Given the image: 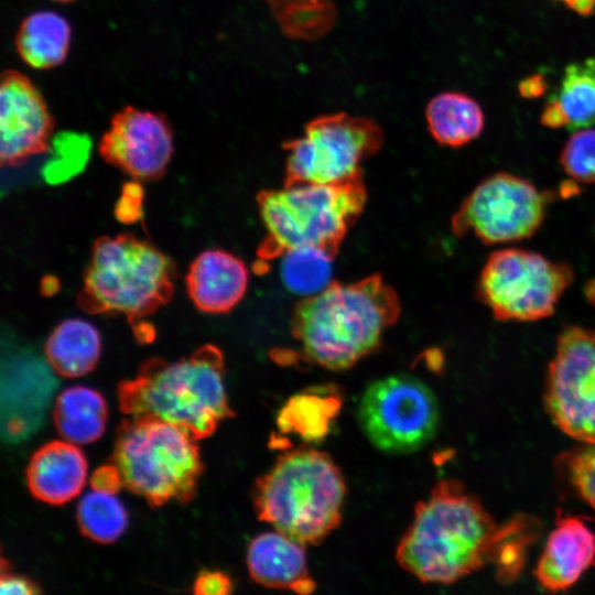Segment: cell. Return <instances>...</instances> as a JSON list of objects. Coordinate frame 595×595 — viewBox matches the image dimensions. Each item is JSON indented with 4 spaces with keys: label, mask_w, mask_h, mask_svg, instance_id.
I'll return each instance as SVG.
<instances>
[{
    "label": "cell",
    "mask_w": 595,
    "mask_h": 595,
    "mask_svg": "<svg viewBox=\"0 0 595 595\" xmlns=\"http://www.w3.org/2000/svg\"><path fill=\"white\" fill-rule=\"evenodd\" d=\"M499 528L457 480L442 479L420 501L397 547L398 563L423 583L451 584L494 555Z\"/></svg>",
    "instance_id": "obj_1"
},
{
    "label": "cell",
    "mask_w": 595,
    "mask_h": 595,
    "mask_svg": "<svg viewBox=\"0 0 595 595\" xmlns=\"http://www.w3.org/2000/svg\"><path fill=\"white\" fill-rule=\"evenodd\" d=\"M401 314L396 291L380 274L333 281L304 298L291 315V334L306 360L345 370L376 350Z\"/></svg>",
    "instance_id": "obj_2"
},
{
    "label": "cell",
    "mask_w": 595,
    "mask_h": 595,
    "mask_svg": "<svg viewBox=\"0 0 595 595\" xmlns=\"http://www.w3.org/2000/svg\"><path fill=\"white\" fill-rule=\"evenodd\" d=\"M120 410L131 418L162 420L196 441L232 416L225 388V358L206 344L175 361L150 358L137 375L118 385Z\"/></svg>",
    "instance_id": "obj_3"
},
{
    "label": "cell",
    "mask_w": 595,
    "mask_h": 595,
    "mask_svg": "<svg viewBox=\"0 0 595 595\" xmlns=\"http://www.w3.org/2000/svg\"><path fill=\"white\" fill-rule=\"evenodd\" d=\"M340 469L323 452L281 455L253 489L258 518L303 544L322 542L340 522L345 499Z\"/></svg>",
    "instance_id": "obj_4"
},
{
    "label": "cell",
    "mask_w": 595,
    "mask_h": 595,
    "mask_svg": "<svg viewBox=\"0 0 595 595\" xmlns=\"http://www.w3.org/2000/svg\"><path fill=\"white\" fill-rule=\"evenodd\" d=\"M367 201L364 176L337 183H296L257 195L266 236L258 248L262 262L301 247L337 255Z\"/></svg>",
    "instance_id": "obj_5"
},
{
    "label": "cell",
    "mask_w": 595,
    "mask_h": 595,
    "mask_svg": "<svg viewBox=\"0 0 595 595\" xmlns=\"http://www.w3.org/2000/svg\"><path fill=\"white\" fill-rule=\"evenodd\" d=\"M174 277L172 260L150 241L102 236L91 247L77 303L89 314L123 315L137 326L170 302Z\"/></svg>",
    "instance_id": "obj_6"
},
{
    "label": "cell",
    "mask_w": 595,
    "mask_h": 595,
    "mask_svg": "<svg viewBox=\"0 0 595 595\" xmlns=\"http://www.w3.org/2000/svg\"><path fill=\"white\" fill-rule=\"evenodd\" d=\"M112 463L123 486L151 507L188 502L203 473L196 440L180 426L148 418L121 421Z\"/></svg>",
    "instance_id": "obj_7"
},
{
    "label": "cell",
    "mask_w": 595,
    "mask_h": 595,
    "mask_svg": "<svg viewBox=\"0 0 595 595\" xmlns=\"http://www.w3.org/2000/svg\"><path fill=\"white\" fill-rule=\"evenodd\" d=\"M382 144V130L372 119L346 112L318 116L299 138L282 144L286 152L283 185L337 184L361 176V163Z\"/></svg>",
    "instance_id": "obj_8"
},
{
    "label": "cell",
    "mask_w": 595,
    "mask_h": 595,
    "mask_svg": "<svg viewBox=\"0 0 595 595\" xmlns=\"http://www.w3.org/2000/svg\"><path fill=\"white\" fill-rule=\"evenodd\" d=\"M573 280L572 268L540 253L507 248L490 253L477 282L478 299L497 321L549 317Z\"/></svg>",
    "instance_id": "obj_9"
},
{
    "label": "cell",
    "mask_w": 595,
    "mask_h": 595,
    "mask_svg": "<svg viewBox=\"0 0 595 595\" xmlns=\"http://www.w3.org/2000/svg\"><path fill=\"white\" fill-rule=\"evenodd\" d=\"M368 440L386 453H409L426 444L439 423L432 390L409 375L379 379L364 391L357 409Z\"/></svg>",
    "instance_id": "obj_10"
},
{
    "label": "cell",
    "mask_w": 595,
    "mask_h": 595,
    "mask_svg": "<svg viewBox=\"0 0 595 595\" xmlns=\"http://www.w3.org/2000/svg\"><path fill=\"white\" fill-rule=\"evenodd\" d=\"M551 198L530 181L498 172L464 199L452 218V231L456 237L472 232L486 245L523 240L543 223Z\"/></svg>",
    "instance_id": "obj_11"
},
{
    "label": "cell",
    "mask_w": 595,
    "mask_h": 595,
    "mask_svg": "<svg viewBox=\"0 0 595 595\" xmlns=\"http://www.w3.org/2000/svg\"><path fill=\"white\" fill-rule=\"evenodd\" d=\"M545 407L554 424L566 435L595 443V331L565 327L556 339L549 364Z\"/></svg>",
    "instance_id": "obj_12"
},
{
    "label": "cell",
    "mask_w": 595,
    "mask_h": 595,
    "mask_svg": "<svg viewBox=\"0 0 595 595\" xmlns=\"http://www.w3.org/2000/svg\"><path fill=\"white\" fill-rule=\"evenodd\" d=\"M173 151V132L167 120L160 113L134 107L115 115L99 143L106 162L140 182L160 178Z\"/></svg>",
    "instance_id": "obj_13"
},
{
    "label": "cell",
    "mask_w": 595,
    "mask_h": 595,
    "mask_svg": "<svg viewBox=\"0 0 595 595\" xmlns=\"http://www.w3.org/2000/svg\"><path fill=\"white\" fill-rule=\"evenodd\" d=\"M1 371V435L8 443L31 436L43 424L57 386L50 364L34 355H10Z\"/></svg>",
    "instance_id": "obj_14"
},
{
    "label": "cell",
    "mask_w": 595,
    "mask_h": 595,
    "mask_svg": "<svg viewBox=\"0 0 595 595\" xmlns=\"http://www.w3.org/2000/svg\"><path fill=\"white\" fill-rule=\"evenodd\" d=\"M53 122L35 86L22 74H3L0 88V158L2 165L18 166L46 152Z\"/></svg>",
    "instance_id": "obj_15"
},
{
    "label": "cell",
    "mask_w": 595,
    "mask_h": 595,
    "mask_svg": "<svg viewBox=\"0 0 595 595\" xmlns=\"http://www.w3.org/2000/svg\"><path fill=\"white\" fill-rule=\"evenodd\" d=\"M185 281L188 296L199 311L223 314L244 299L249 270L236 255L223 249H208L190 264Z\"/></svg>",
    "instance_id": "obj_16"
},
{
    "label": "cell",
    "mask_w": 595,
    "mask_h": 595,
    "mask_svg": "<svg viewBox=\"0 0 595 595\" xmlns=\"http://www.w3.org/2000/svg\"><path fill=\"white\" fill-rule=\"evenodd\" d=\"M595 536L577 517L560 518L549 536L534 575L550 592L566 589L592 565Z\"/></svg>",
    "instance_id": "obj_17"
},
{
    "label": "cell",
    "mask_w": 595,
    "mask_h": 595,
    "mask_svg": "<svg viewBox=\"0 0 595 595\" xmlns=\"http://www.w3.org/2000/svg\"><path fill=\"white\" fill-rule=\"evenodd\" d=\"M304 545L279 530L257 536L247 551L251 578L267 587L313 592L315 582L309 573Z\"/></svg>",
    "instance_id": "obj_18"
},
{
    "label": "cell",
    "mask_w": 595,
    "mask_h": 595,
    "mask_svg": "<svg viewBox=\"0 0 595 595\" xmlns=\"http://www.w3.org/2000/svg\"><path fill=\"white\" fill-rule=\"evenodd\" d=\"M87 479V461L76 444L51 441L37 448L26 467L31 494L50 505H63L75 498Z\"/></svg>",
    "instance_id": "obj_19"
},
{
    "label": "cell",
    "mask_w": 595,
    "mask_h": 595,
    "mask_svg": "<svg viewBox=\"0 0 595 595\" xmlns=\"http://www.w3.org/2000/svg\"><path fill=\"white\" fill-rule=\"evenodd\" d=\"M541 123L571 131L595 125V56L566 66L542 112Z\"/></svg>",
    "instance_id": "obj_20"
},
{
    "label": "cell",
    "mask_w": 595,
    "mask_h": 595,
    "mask_svg": "<svg viewBox=\"0 0 595 595\" xmlns=\"http://www.w3.org/2000/svg\"><path fill=\"white\" fill-rule=\"evenodd\" d=\"M44 351L55 374L68 378L80 377L90 372L98 363L100 334L84 318H68L51 332Z\"/></svg>",
    "instance_id": "obj_21"
},
{
    "label": "cell",
    "mask_w": 595,
    "mask_h": 595,
    "mask_svg": "<svg viewBox=\"0 0 595 595\" xmlns=\"http://www.w3.org/2000/svg\"><path fill=\"white\" fill-rule=\"evenodd\" d=\"M342 408L334 386H315L292 396L280 409L277 424L281 432L292 433L306 442L326 437Z\"/></svg>",
    "instance_id": "obj_22"
},
{
    "label": "cell",
    "mask_w": 595,
    "mask_h": 595,
    "mask_svg": "<svg viewBox=\"0 0 595 595\" xmlns=\"http://www.w3.org/2000/svg\"><path fill=\"white\" fill-rule=\"evenodd\" d=\"M108 408L102 396L88 387L65 389L57 398L53 420L60 435L74 444L98 440L106 428Z\"/></svg>",
    "instance_id": "obj_23"
},
{
    "label": "cell",
    "mask_w": 595,
    "mask_h": 595,
    "mask_svg": "<svg viewBox=\"0 0 595 595\" xmlns=\"http://www.w3.org/2000/svg\"><path fill=\"white\" fill-rule=\"evenodd\" d=\"M428 129L434 140L453 148L476 139L484 129V115L469 96L446 91L434 96L425 109Z\"/></svg>",
    "instance_id": "obj_24"
},
{
    "label": "cell",
    "mask_w": 595,
    "mask_h": 595,
    "mask_svg": "<svg viewBox=\"0 0 595 595\" xmlns=\"http://www.w3.org/2000/svg\"><path fill=\"white\" fill-rule=\"evenodd\" d=\"M72 39L68 22L54 11H37L20 25L17 50L31 67L46 69L66 57Z\"/></svg>",
    "instance_id": "obj_25"
},
{
    "label": "cell",
    "mask_w": 595,
    "mask_h": 595,
    "mask_svg": "<svg viewBox=\"0 0 595 595\" xmlns=\"http://www.w3.org/2000/svg\"><path fill=\"white\" fill-rule=\"evenodd\" d=\"M335 257L329 251L316 247H301L285 251L279 257L284 286L303 298L320 293L333 282Z\"/></svg>",
    "instance_id": "obj_26"
},
{
    "label": "cell",
    "mask_w": 595,
    "mask_h": 595,
    "mask_svg": "<svg viewBox=\"0 0 595 595\" xmlns=\"http://www.w3.org/2000/svg\"><path fill=\"white\" fill-rule=\"evenodd\" d=\"M264 1L283 33L293 39H317L335 22V8L329 0Z\"/></svg>",
    "instance_id": "obj_27"
},
{
    "label": "cell",
    "mask_w": 595,
    "mask_h": 595,
    "mask_svg": "<svg viewBox=\"0 0 595 595\" xmlns=\"http://www.w3.org/2000/svg\"><path fill=\"white\" fill-rule=\"evenodd\" d=\"M80 532L98 543L115 542L126 530L128 513L115 494L94 490L77 507Z\"/></svg>",
    "instance_id": "obj_28"
},
{
    "label": "cell",
    "mask_w": 595,
    "mask_h": 595,
    "mask_svg": "<svg viewBox=\"0 0 595 595\" xmlns=\"http://www.w3.org/2000/svg\"><path fill=\"white\" fill-rule=\"evenodd\" d=\"M53 156L43 169L46 182L56 184L68 180L85 165L90 142L86 136L63 132L51 141Z\"/></svg>",
    "instance_id": "obj_29"
},
{
    "label": "cell",
    "mask_w": 595,
    "mask_h": 595,
    "mask_svg": "<svg viewBox=\"0 0 595 595\" xmlns=\"http://www.w3.org/2000/svg\"><path fill=\"white\" fill-rule=\"evenodd\" d=\"M560 163L574 181L595 183V129L574 132L561 152Z\"/></svg>",
    "instance_id": "obj_30"
},
{
    "label": "cell",
    "mask_w": 595,
    "mask_h": 595,
    "mask_svg": "<svg viewBox=\"0 0 595 595\" xmlns=\"http://www.w3.org/2000/svg\"><path fill=\"white\" fill-rule=\"evenodd\" d=\"M564 459L573 487L595 509V443L574 448Z\"/></svg>",
    "instance_id": "obj_31"
},
{
    "label": "cell",
    "mask_w": 595,
    "mask_h": 595,
    "mask_svg": "<svg viewBox=\"0 0 595 595\" xmlns=\"http://www.w3.org/2000/svg\"><path fill=\"white\" fill-rule=\"evenodd\" d=\"M143 188L140 181L132 180L122 186L115 205V216L123 224H133L142 217Z\"/></svg>",
    "instance_id": "obj_32"
},
{
    "label": "cell",
    "mask_w": 595,
    "mask_h": 595,
    "mask_svg": "<svg viewBox=\"0 0 595 595\" xmlns=\"http://www.w3.org/2000/svg\"><path fill=\"white\" fill-rule=\"evenodd\" d=\"M193 592L197 595H225L232 591L230 577L221 571L203 570L194 582Z\"/></svg>",
    "instance_id": "obj_33"
},
{
    "label": "cell",
    "mask_w": 595,
    "mask_h": 595,
    "mask_svg": "<svg viewBox=\"0 0 595 595\" xmlns=\"http://www.w3.org/2000/svg\"><path fill=\"white\" fill-rule=\"evenodd\" d=\"M89 483L94 490L108 494H116L123 486L121 475L113 463L97 468L93 473Z\"/></svg>",
    "instance_id": "obj_34"
},
{
    "label": "cell",
    "mask_w": 595,
    "mask_h": 595,
    "mask_svg": "<svg viewBox=\"0 0 595 595\" xmlns=\"http://www.w3.org/2000/svg\"><path fill=\"white\" fill-rule=\"evenodd\" d=\"M6 567V563L1 561V578H0V593L1 594H23L31 595L41 592L39 586L30 578L13 574Z\"/></svg>",
    "instance_id": "obj_35"
},
{
    "label": "cell",
    "mask_w": 595,
    "mask_h": 595,
    "mask_svg": "<svg viewBox=\"0 0 595 595\" xmlns=\"http://www.w3.org/2000/svg\"><path fill=\"white\" fill-rule=\"evenodd\" d=\"M563 1L566 4H569L572 9H574L575 11L582 14L589 13L595 6V0H563Z\"/></svg>",
    "instance_id": "obj_36"
},
{
    "label": "cell",
    "mask_w": 595,
    "mask_h": 595,
    "mask_svg": "<svg viewBox=\"0 0 595 595\" xmlns=\"http://www.w3.org/2000/svg\"><path fill=\"white\" fill-rule=\"evenodd\" d=\"M543 83L540 82L539 77L528 79L527 84L521 85V91L523 95L529 97L537 95L542 91Z\"/></svg>",
    "instance_id": "obj_37"
},
{
    "label": "cell",
    "mask_w": 595,
    "mask_h": 595,
    "mask_svg": "<svg viewBox=\"0 0 595 595\" xmlns=\"http://www.w3.org/2000/svg\"><path fill=\"white\" fill-rule=\"evenodd\" d=\"M56 1H63V2H67V1H72V0H56Z\"/></svg>",
    "instance_id": "obj_38"
}]
</instances>
